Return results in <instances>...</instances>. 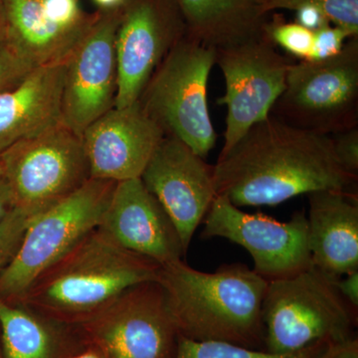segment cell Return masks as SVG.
<instances>
[{
    "label": "cell",
    "mask_w": 358,
    "mask_h": 358,
    "mask_svg": "<svg viewBox=\"0 0 358 358\" xmlns=\"http://www.w3.org/2000/svg\"><path fill=\"white\" fill-rule=\"evenodd\" d=\"M216 194L237 207L275 206L301 194L348 192L331 136L296 128L270 115L257 122L213 166Z\"/></svg>",
    "instance_id": "cell-1"
},
{
    "label": "cell",
    "mask_w": 358,
    "mask_h": 358,
    "mask_svg": "<svg viewBox=\"0 0 358 358\" xmlns=\"http://www.w3.org/2000/svg\"><path fill=\"white\" fill-rule=\"evenodd\" d=\"M157 282L179 336L265 350L262 307L268 282L248 266L203 273L181 260L162 266Z\"/></svg>",
    "instance_id": "cell-2"
},
{
    "label": "cell",
    "mask_w": 358,
    "mask_h": 358,
    "mask_svg": "<svg viewBox=\"0 0 358 358\" xmlns=\"http://www.w3.org/2000/svg\"><path fill=\"white\" fill-rule=\"evenodd\" d=\"M160 268L147 257L124 249L98 227L46 268L16 303L80 327L127 289L157 282Z\"/></svg>",
    "instance_id": "cell-3"
},
{
    "label": "cell",
    "mask_w": 358,
    "mask_h": 358,
    "mask_svg": "<svg viewBox=\"0 0 358 358\" xmlns=\"http://www.w3.org/2000/svg\"><path fill=\"white\" fill-rule=\"evenodd\" d=\"M338 279L312 266L268 282L262 307L265 350L296 352L322 341L352 338L357 310L341 296Z\"/></svg>",
    "instance_id": "cell-4"
},
{
    "label": "cell",
    "mask_w": 358,
    "mask_h": 358,
    "mask_svg": "<svg viewBox=\"0 0 358 358\" xmlns=\"http://www.w3.org/2000/svg\"><path fill=\"white\" fill-rule=\"evenodd\" d=\"M215 61V48L186 33L157 66L138 100L166 136L183 141L204 159L217 138L207 103Z\"/></svg>",
    "instance_id": "cell-5"
},
{
    "label": "cell",
    "mask_w": 358,
    "mask_h": 358,
    "mask_svg": "<svg viewBox=\"0 0 358 358\" xmlns=\"http://www.w3.org/2000/svg\"><path fill=\"white\" fill-rule=\"evenodd\" d=\"M114 181L91 178L30 219L18 251L0 274V298L18 303L33 282L102 221Z\"/></svg>",
    "instance_id": "cell-6"
},
{
    "label": "cell",
    "mask_w": 358,
    "mask_h": 358,
    "mask_svg": "<svg viewBox=\"0 0 358 358\" xmlns=\"http://www.w3.org/2000/svg\"><path fill=\"white\" fill-rule=\"evenodd\" d=\"M14 205L35 217L91 179L82 136L62 120L0 155Z\"/></svg>",
    "instance_id": "cell-7"
},
{
    "label": "cell",
    "mask_w": 358,
    "mask_h": 358,
    "mask_svg": "<svg viewBox=\"0 0 358 358\" xmlns=\"http://www.w3.org/2000/svg\"><path fill=\"white\" fill-rule=\"evenodd\" d=\"M296 128L331 136L358 127V36L322 61L289 65L271 114Z\"/></svg>",
    "instance_id": "cell-8"
},
{
    "label": "cell",
    "mask_w": 358,
    "mask_h": 358,
    "mask_svg": "<svg viewBox=\"0 0 358 358\" xmlns=\"http://www.w3.org/2000/svg\"><path fill=\"white\" fill-rule=\"evenodd\" d=\"M291 59L282 55L268 35L216 50L215 64L225 81L217 103L227 108L225 154L257 122L267 119L286 87Z\"/></svg>",
    "instance_id": "cell-9"
},
{
    "label": "cell",
    "mask_w": 358,
    "mask_h": 358,
    "mask_svg": "<svg viewBox=\"0 0 358 358\" xmlns=\"http://www.w3.org/2000/svg\"><path fill=\"white\" fill-rule=\"evenodd\" d=\"M203 221L202 238H224L241 245L253 258L254 272L268 282L293 277L313 266L303 211L280 222L262 213H246L217 195Z\"/></svg>",
    "instance_id": "cell-10"
},
{
    "label": "cell",
    "mask_w": 358,
    "mask_h": 358,
    "mask_svg": "<svg viewBox=\"0 0 358 358\" xmlns=\"http://www.w3.org/2000/svg\"><path fill=\"white\" fill-rule=\"evenodd\" d=\"M80 327L107 358H173L178 348L179 334L157 282L127 289Z\"/></svg>",
    "instance_id": "cell-11"
},
{
    "label": "cell",
    "mask_w": 358,
    "mask_h": 358,
    "mask_svg": "<svg viewBox=\"0 0 358 358\" xmlns=\"http://www.w3.org/2000/svg\"><path fill=\"white\" fill-rule=\"evenodd\" d=\"M122 15V6L98 14L66 60L61 120L79 136L115 107V37Z\"/></svg>",
    "instance_id": "cell-12"
},
{
    "label": "cell",
    "mask_w": 358,
    "mask_h": 358,
    "mask_svg": "<svg viewBox=\"0 0 358 358\" xmlns=\"http://www.w3.org/2000/svg\"><path fill=\"white\" fill-rule=\"evenodd\" d=\"M186 33L173 0H127L115 37L114 108L122 109L140 100L157 66Z\"/></svg>",
    "instance_id": "cell-13"
},
{
    "label": "cell",
    "mask_w": 358,
    "mask_h": 358,
    "mask_svg": "<svg viewBox=\"0 0 358 358\" xmlns=\"http://www.w3.org/2000/svg\"><path fill=\"white\" fill-rule=\"evenodd\" d=\"M140 178L173 220L187 253L195 231L217 196L213 166L183 141L164 136Z\"/></svg>",
    "instance_id": "cell-14"
},
{
    "label": "cell",
    "mask_w": 358,
    "mask_h": 358,
    "mask_svg": "<svg viewBox=\"0 0 358 358\" xmlns=\"http://www.w3.org/2000/svg\"><path fill=\"white\" fill-rule=\"evenodd\" d=\"M164 136L138 101L113 108L82 134L91 178L114 182L140 178Z\"/></svg>",
    "instance_id": "cell-15"
},
{
    "label": "cell",
    "mask_w": 358,
    "mask_h": 358,
    "mask_svg": "<svg viewBox=\"0 0 358 358\" xmlns=\"http://www.w3.org/2000/svg\"><path fill=\"white\" fill-rule=\"evenodd\" d=\"M99 228L124 249L160 266L186 255L173 220L141 178L115 183Z\"/></svg>",
    "instance_id": "cell-16"
},
{
    "label": "cell",
    "mask_w": 358,
    "mask_h": 358,
    "mask_svg": "<svg viewBox=\"0 0 358 358\" xmlns=\"http://www.w3.org/2000/svg\"><path fill=\"white\" fill-rule=\"evenodd\" d=\"M308 196L313 266L336 278L358 271L357 197L339 190H320Z\"/></svg>",
    "instance_id": "cell-17"
},
{
    "label": "cell",
    "mask_w": 358,
    "mask_h": 358,
    "mask_svg": "<svg viewBox=\"0 0 358 358\" xmlns=\"http://www.w3.org/2000/svg\"><path fill=\"white\" fill-rule=\"evenodd\" d=\"M65 63L30 71L0 92V155L61 120Z\"/></svg>",
    "instance_id": "cell-18"
},
{
    "label": "cell",
    "mask_w": 358,
    "mask_h": 358,
    "mask_svg": "<svg viewBox=\"0 0 358 358\" xmlns=\"http://www.w3.org/2000/svg\"><path fill=\"white\" fill-rule=\"evenodd\" d=\"M2 3L6 46L34 68L65 63L98 16L76 27L64 28L49 20L42 0H2Z\"/></svg>",
    "instance_id": "cell-19"
},
{
    "label": "cell",
    "mask_w": 358,
    "mask_h": 358,
    "mask_svg": "<svg viewBox=\"0 0 358 358\" xmlns=\"http://www.w3.org/2000/svg\"><path fill=\"white\" fill-rule=\"evenodd\" d=\"M0 331L4 358H68L85 338L80 327L63 324L1 298Z\"/></svg>",
    "instance_id": "cell-20"
},
{
    "label": "cell",
    "mask_w": 358,
    "mask_h": 358,
    "mask_svg": "<svg viewBox=\"0 0 358 358\" xmlns=\"http://www.w3.org/2000/svg\"><path fill=\"white\" fill-rule=\"evenodd\" d=\"M187 34L209 47L226 48L265 33L267 14L259 0H173Z\"/></svg>",
    "instance_id": "cell-21"
},
{
    "label": "cell",
    "mask_w": 358,
    "mask_h": 358,
    "mask_svg": "<svg viewBox=\"0 0 358 358\" xmlns=\"http://www.w3.org/2000/svg\"><path fill=\"white\" fill-rule=\"evenodd\" d=\"M327 343H317L296 352L273 353L221 341H195L178 336L173 358H322Z\"/></svg>",
    "instance_id": "cell-22"
},
{
    "label": "cell",
    "mask_w": 358,
    "mask_h": 358,
    "mask_svg": "<svg viewBox=\"0 0 358 358\" xmlns=\"http://www.w3.org/2000/svg\"><path fill=\"white\" fill-rule=\"evenodd\" d=\"M259 4L267 15L279 9L315 7L326 14L331 24L358 36V0H259Z\"/></svg>",
    "instance_id": "cell-23"
},
{
    "label": "cell",
    "mask_w": 358,
    "mask_h": 358,
    "mask_svg": "<svg viewBox=\"0 0 358 358\" xmlns=\"http://www.w3.org/2000/svg\"><path fill=\"white\" fill-rule=\"evenodd\" d=\"M266 34L275 46L282 47L289 55L308 61L312 51L313 32L296 22H285L273 18L265 25Z\"/></svg>",
    "instance_id": "cell-24"
},
{
    "label": "cell",
    "mask_w": 358,
    "mask_h": 358,
    "mask_svg": "<svg viewBox=\"0 0 358 358\" xmlns=\"http://www.w3.org/2000/svg\"><path fill=\"white\" fill-rule=\"evenodd\" d=\"M30 219L24 212L14 207L0 221V274L18 251Z\"/></svg>",
    "instance_id": "cell-25"
},
{
    "label": "cell",
    "mask_w": 358,
    "mask_h": 358,
    "mask_svg": "<svg viewBox=\"0 0 358 358\" xmlns=\"http://www.w3.org/2000/svg\"><path fill=\"white\" fill-rule=\"evenodd\" d=\"M352 37L355 36L333 24L313 32L312 51L308 61L326 60L338 55L343 50L346 41Z\"/></svg>",
    "instance_id": "cell-26"
},
{
    "label": "cell",
    "mask_w": 358,
    "mask_h": 358,
    "mask_svg": "<svg viewBox=\"0 0 358 358\" xmlns=\"http://www.w3.org/2000/svg\"><path fill=\"white\" fill-rule=\"evenodd\" d=\"M44 13L54 24L64 28L76 27L91 20L80 10L78 0H42Z\"/></svg>",
    "instance_id": "cell-27"
},
{
    "label": "cell",
    "mask_w": 358,
    "mask_h": 358,
    "mask_svg": "<svg viewBox=\"0 0 358 358\" xmlns=\"http://www.w3.org/2000/svg\"><path fill=\"white\" fill-rule=\"evenodd\" d=\"M334 152L339 164L350 176L358 173V127L331 134Z\"/></svg>",
    "instance_id": "cell-28"
},
{
    "label": "cell",
    "mask_w": 358,
    "mask_h": 358,
    "mask_svg": "<svg viewBox=\"0 0 358 358\" xmlns=\"http://www.w3.org/2000/svg\"><path fill=\"white\" fill-rule=\"evenodd\" d=\"M32 69L34 67L20 57L13 49L4 47L0 51V92L20 83Z\"/></svg>",
    "instance_id": "cell-29"
},
{
    "label": "cell",
    "mask_w": 358,
    "mask_h": 358,
    "mask_svg": "<svg viewBox=\"0 0 358 358\" xmlns=\"http://www.w3.org/2000/svg\"><path fill=\"white\" fill-rule=\"evenodd\" d=\"M294 11H296V23L310 31H317L331 24L326 14L315 7L303 6Z\"/></svg>",
    "instance_id": "cell-30"
},
{
    "label": "cell",
    "mask_w": 358,
    "mask_h": 358,
    "mask_svg": "<svg viewBox=\"0 0 358 358\" xmlns=\"http://www.w3.org/2000/svg\"><path fill=\"white\" fill-rule=\"evenodd\" d=\"M322 358H358V339L352 338L329 343Z\"/></svg>",
    "instance_id": "cell-31"
},
{
    "label": "cell",
    "mask_w": 358,
    "mask_h": 358,
    "mask_svg": "<svg viewBox=\"0 0 358 358\" xmlns=\"http://www.w3.org/2000/svg\"><path fill=\"white\" fill-rule=\"evenodd\" d=\"M341 296L355 310H358V271L345 275V278H338L336 281Z\"/></svg>",
    "instance_id": "cell-32"
},
{
    "label": "cell",
    "mask_w": 358,
    "mask_h": 358,
    "mask_svg": "<svg viewBox=\"0 0 358 358\" xmlns=\"http://www.w3.org/2000/svg\"><path fill=\"white\" fill-rule=\"evenodd\" d=\"M85 336V334H84ZM68 358H107L100 346L85 336L81 345Z\"/></svg>",
    "instance_id": "cell-33"
},
{
    "label": "cell",
    "mask_w": 358,
    "mask_h": 358,
    "mask_svg": "<svg viewBox=\"0 0 358 358\" xmlns=\"http://www.w3.org/2000/svg\"><path fill=\"white\" fill-rule=\"evenodd\" d=\"M15 207L13 192L3 178H0V221Z\"/></svg>",
    "instance_id": "cell-34"
},
{
    "label": "cell",
    "mask_w": 358,
    "mask_h": 358,
    "mask_svg": "<svg viewBox=\"0 0 358 358\" xmlns=\"http://www.w3.org/2000/svg\"><path fill=\"white\" fill-rule=\"evenodd\" d=\"M7 26L6 13H4L3 3L0 0V51L6 46Z\"/></svg>",
    "instance_id": "cell-35"
},
{
    "label": "cell",
    "mask_w": 358,
    "mask_h": 358,
    "mask_svg": "<svg viewBox=\"0 0 358 358\" xmlns=\"http://www.w3.org/2000/svg\"><path fill=\"white\" fill-rule=\"evenodd\" d=\"M96 6L110 10V9L119 8L126 3L127 0H94Z\"/></svg>",
    "instance_id": "cell-36"
},
{
    "label": "cell",
    "mask_w": 358,
    "mask_h": 358,
    "mask_svg": "<svg viewBox=\"0 0 358 358\" xmlns=\"http://www.w3.org/2000/svg\"><path fill=\"white\" fill-rule=\"evenodd\" d=\"M3 178V169H2L1 162H0V178Z\"/></svg>",
    "instance_id": "cell-37"
},
{
    "label": "cell",
    "mask_w": 358,
    "mask_h": 358,
    "mask_svg": "<svg viewBox=\"0 0 358 358\" xmlns=\"http://www.w3.org/2000/svg\"><path fill=\"white\" fill-rule=\"evenodd\" d=\"M0 358H4L3 355H2L1 346H0Z\"/></svg>",
    "instance_id": "cell-38"
}]
</instances>
